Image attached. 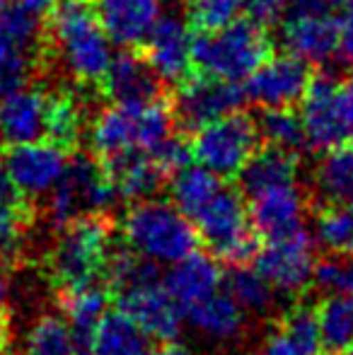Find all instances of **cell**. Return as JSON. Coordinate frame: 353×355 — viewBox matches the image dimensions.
Masks as SVG:
<instances>
[{
  "instance_id": "1",
  "label": "cell",
  "mask_w": 353,
  "mask_h": 355,
  "mask_svg": "<svg viewBox=\"0 0 353 355\" xmlns=\"http://www.w3.org/2000/svg\"><path fill=\"white\" fill-rule=\"evenodd\" d=\"M46 46L80 85L102 83L112 63V42L99 24L92 0H56L51 5Z\"/></svg>"
},
{
  "instance_id": "2",
  "label": "cell",
  "mask_w": 353,
  "mask_h": 355,
  "mask_svg": "<svg viewBox=\"0 0 353 355\" xmlns=\"http://www.w3.org/2000/svg\"><path fill=\"white\" fill-rule=\"evenodd\" d=\"M121 242L157 266H170L201 244L191 218L172 201L157 198H143L128 208L121 223Z\"/></svg>"
},
{
  "instance_id": "3",
  "label": "cell",
  "mask_w": 353,
  "mask_h": 355,
  "mask_svg": "<svg viewBox=\"0 0 353 355\" xmlns=\"http://www.w3.org/2000/svg\"><path fill=\"white\" fill-rule=\"evenodd\" d=\"M271 56V42L261 24L232 19L218 29H201L191 37V61L203 75L227 83L247 80Z\"/></svg>"
},
{
  "instance_id": "4",
  "label": "cell",
  "mask_w": 353,
  "mask_h": 355,
  "mask_svg": "<svg viewBox=\"0 0 353 355\" xmlns=\"http://www.w3.org/2000/svg\"><path fill=\"white\" fill-rule=\"evenodd\" d=\"M114 244L117 239L107 215H85L63 225L49 252V276L58 293L102 281Z\"/></svg>"
},
{
  "instance_id": "5",
  "label": "cell",
  "mask_w": 353,
  "mask_h": 355,
  "mask_svg": "<svg viewBox=\"0 0 353 355\" xmlns=\"http://www.w3.org/2000/svg\"><path fill=\"white\" fill-rule=\"evenodd\" d=\"M175 126L172 109L160 99L146 104H114L94 116L89 145L102 159L126 153H150Z\"/></svg>"
},
{
  "instance_id": "6",
  "label": "cell",
  "mask_w": 353,
  "mask_h": 355,
  "mask_svg": "<svg viewBox=\"0 0 353 355\" xmlns=\"http://www.w3.org/2000/svg\"><path fill=\"white\" fill-rule=\"evenodd\" d=\"M198 242L223 263H250L259 249V237L252 230L247 201L237 189L223 187L191 218Z\"/></svg>"
},
{
  "instance_id": "7",
  "label": "cell",
  "mask_w": 353,
  "mask_h": 355,
  "mask_svg": "<svg viewBox=\"0 0 353 355\" xmlns=\"http://www.w3.org/2000/svg\"><path fill=\"white\" fill-rule=\"evenodd\" d=\"M46 213L56 227L85 215H109L117 201H121L104 164L87 155L68 159L61 179L46 193Z\"/></svg>"
},
{
  "instance_id": "8",
  "label": "cell",
  "mask_w": 353,
  "mask_h": 355,
  "mask_svg": "<svg viewBox=\"0 0 353 355\" xmlns=\"http://www.w3.org/2000/svg\"><path fill=\"white\" fill-rule=\"evenodd\" d=\"M257 145H259V133L255 119L232 112L193 131V141L189 143V148H191V159H196L201 167L211 169L221 179H230L252 157Z\"/></svg>"
},
{
  "instance_id": "9",
  "label": "cell",
  "mask_w": 353,
  "mask_h": 355,
  "mask_svg": "<svg viewBox=\"0 0 353 355\" xmlns=\"http://www.w3.org/2000/svg\"><path fill=\"white\" fill-rule=\"evenodd\" d=\"M302 131L305 143L315 150H329L353 143V97L329 78L310 80L302 94Z\"/></svg>"
},
{
  "instance_id": "10",
  "label": "cell",
  "mask_w": 353,
  "mask_h": 355,
  "mask_svg": "<svg viewBox=\"0 0 353 355\" xmlns=\"http://www.w3.org/2000/svg\"><path fill=\"white\" fill-rule=\"evenodd\" d=\"M281 42L293 56L325 66L339 53V19L322 0H291L281 17Z\"/></svg>"
},
{
  "instance_id": "11",
  "label": "cell",
  "mask_w": 353,
  "mask_h": 355,
  "mask_svg": "<svg viewBox=\"0 0 353 355\" xmlns=\"http://www.w3.org/2000/svg\"><path fill=\"white\" fill-rule=\"evenodd\" d=\"M252 266L271 283L276 293L298 295L312 283L317 263V242L305 227L281 239H268L259 244Z\"/></svg>"
},
{
  "instance_id": "12",
  "label": "cell",
  "mask_w": 353,
  "mask_h": 355,
  "mask_svg": "<svg viewBox=\"0 0 353 355\" xmlns=\"http://www.w3.org/2000/svg\"><path fill=\"white\" fill-rule=\"evenodd\" d=\"M242 102H245V89L237 87V83L203 75V78L179 83L172 116L179 128L193 133L225 114L237 112Z\"/></svg>"
},
{
  "instance_id": "13",
  "label": "cell",
  "mask_w": 353,
  "mask_h": 355,
  "mask_svg": "<svg viewBox=\"0 0 353 355\" xmlns=\"http://www.w3.org/2000/svg\"><path fill=\"white\" fill-rule=\"evenodd\" d=\"M5 169L27 198H42L56 187L68 164V150L49 138L8 145L0 155Z\"/></svg>"
},
{
  "instance_id": "14",
  "label": "cell",
  "mask_w": 353,
  "mask_h": 355,
  "mask_svg": "<svg viewBox=\"0 0 353 355\" xmlns=\"http://www.w3.org/2000/svg\"><path fill=\"white\" fill-rule=\"evenodd\" d=\"M114 302H117V309H121L126 317H131L141 327V331L150 341L167 343L175 341L182 334L184 312L165 290L162 281L114 293Z\"/></svg>"
},
{
  "instance_id": "15",
  "label": "cell",
  "mask_w": 353,
  "mask_h": 355,
  "mask_svg": "<svg viewBox=\"0 0 353 355\" xmlns=\"http://www.w3.org/2000/svg\"><path fill=\"white\" fill-rule=\"evenodd\" d=\"M310 63L293 53L268 56L255 73L247 78L245 99L264 109L293 107L302 99L310 85Z\"/></svg>"
},
{
  "instance_id": "16",
  "label": "cell",
  "mask_w": 353,
  "mask_h": 355,
  "mask_svg": "<svg viewBox=\"0 0 353 355\" xmlns=\"http://www.w3.org/2000/svg\"><path fill=\"white\" fill-rule=\"evenodd\" d=\"M247 213H250V223L257 237L268 242V239L295 234L298 230L305 227L307 201L300 187L293 182L252 196Z\"/></svg>"
},
{
  "instance_id": "17",
  "label": "cell",
  "mask_w": 353,
  "mask_h": 355,
  "mask_svg": "<svg viewBox=\"0 0 353 355\" xmlns=\"http://www.w3.org/2000/svg\"><path fill=\"white\" fill-rule=\"evenodd\" d=\"M94 12L109 42L123 49L143 46L162 17L160 0H94Z\"/></svg>"
},
{
  "instance_id": "18",
  "label": "cell",
  "mask_w": 353,
  "mask_h": 355,
  "mask_svg": "<svg viewBox=\"0 0 353 355\" xmlns=\"http://www.w3.org/2000/svg\"><path fill=\"white\" fill-rule=\"evenodd\" d=\"M146 58L162 83H182L189 78L191 61V34L182 17L162 15L146 39Z\"/></svg>"
},
{
  "instance_id": "19",
  "label": "cell",
  "mask_w": 353,
  "mask_h": 355,
  "mask_svg": "<svg viewBox=\"0 0 353 355\" xmlns=\"http://www.w3.org/2000/svg\"><path fill=\"white\" fill-rule=\"evenodd\" d=\"M102 87L114 104H146L160 99L162 80L146 56H141L136 49H126L119 56H112Z\"/></svg>"
},
{
  "instance_id": "20",
  "label": "cell",
  "mask_w": 353,
  "mask_h": 355,
  "mask_svg": "<svg viewBox=\"0 0 353 355\" xmlns=\"http://www.w3.org/2000/svg\"><path fill=\"white\" fill-rule=\"evenodd\" d=\"M114 295L107 283H87L80 288L61 290V314L68 322L76 343V355H89L94 334L104 314L112 309Z\"/></svg>"
},
{
  "instance_id": "21",
  "label": "cell",
  "mask_w": 353,
  "mask_h": 355,
  "mask_svg": "<svg viewBox=\"0 0 353 355\" xmlns=\"http://www.w3.org/2000/svg\"><path fill=\"white\" fill-rule=\"evenodd\" d=\"M46 138V92L19 87L0 97V141L5 145Z\"/></svg>"
},
{
  "instance_id": "22",
  "label": "cell",
  "mask_w": 353,
  "mask_h": 355,
  "mask_svg": "<svg viewBox=\"0 0 353 355\" xmlns=\"http://www.w3.org/2000/svg\"><path fill=\"white\" fill-rule=\"evenodd\" d=\"M223 268L213 254L191 252L179 261L170 263V271L162 276V285L172 295V300L182 307V312L198 300L208 297L216 290H221Z\"/></svg>"
},
{
  "instance_id": "23",
  "label": "cell",
  "mask_w": 353,
  "mask_h": 355,
  "mask_svg": "<svg viewBox=\"0 0 353 355\" xmlns=\"http://www.w3.org/2000/svg\"><path fill=\"white\" fill-rule=\"evenodd\" d=\"M102 164L112 177L121 201L136 203L143 198H155L167 179V174L148 153H126L112 159H102Z\"/></svg>"
},
{
  "instance_id": "24",
  "label": "cell",
  "mask_w": 353,
  "mask_h": 355,
  "mask_svg": "<svg viewBox=\"0 0 353 355\" xmlns=\"http://www.w3.org/2000/svg\"><path fill=\"white\" fill-rule=\"evenodd\" d=\"M245 317L247 314L242 312L240 304L223 288L184 309V322H189L193 331L213 341H235L245 331Z\"/></svg>"
},
{
  "instance_id": "25",
  "label": "cell",
  "mask_w": 353,
  "mask_h": 355,
  "mask_svg": "<svg viewBox=\"0 0 353 355\" xmlns=\"http://www.w3.org/2000/svg\"><path fill=\"white\" fill-rule=\"evenodd\" d=\"M237 177V191L245 198H252L257 193L273 187L293 184L298 179V157L291 150H281L266 145L264 150H255L252 157L242 164Z\"/></svg>"
},
{
  "instance_id": "26",
  "label": "cell",
  "mask_w": 353,
  "mask_h": 355,
  "mask_svg": "<svg viewBox=\"0 0 353 355\" xmlns=\"http://www.w3.org/2000/svg\"><path fill=\"white\" fill-rule=\"evenodd\" d=\"M322 355H346L353 346V295L327 293L315 307Z\"/></svg>"
},
{
  "instance_id": "27",
  "label": "cell",
  "mask_w": 353,
  "mask_h": 355,
  "mask_svg": "<svg viewBox=\"0 0 353 355\" xmlns=\"http://www.w3.org/2000/svg\"><path fill=\"white\" fill-rule=\"evenodd\" d=\"M89 355H155V348L131 317L109 309L97 327Z\"/></svg>"
},
{
  "instance_id": "28",
  "label": "cell",
  "mask_w": 353,
  "mask_h": 355,
  "mask_svg": "<svg viewBox=\"0 0 353 355\" xmlns=\"http://www.w3.org/2000/svg\"><path fill=\"white\" fill-rule=\"evenodd\" d=\"M317 196L327 203H349L353 206V143L325 150L312 172Z\"/></svg>"
},
{
  "instance_id": "29",
  "label": "cell",
  "mask_w": 353,
  "mask_h": 355,
  "mask_svg": "<svg viewBox=\"0 0 353 355\" xmlns=\"http://www.w3.org/2000/svg\"><path fill=\"white\" fill-rule=\"evenodd\" d=\"M221 288L240 304L245 314L271 312L278 295L252 263H230L223 271Z\"/></svg>"
},
{
  "instance_id": "30",
  "label": "cell",
  "mask_w": 353,
  "mask_h": 355,
  "mask_svg": "<svg viewBox=\"0 0 353 355\" xmlns=\"http://www.w3.org/2000/svg\"><path fill=\"white\" fill-rule=\"evenodd\" d=\"M223 189L221 177L201 164H191L177 169L170 179V201L187 218H193L218 191Z\"/></svg>"
},
{
  "instance_id": "31",
  "label": "cell",
  "mask_w": 353,
  "mask_h": 355,
  "mask_svg": "<svg viewBox=\"0 0 353 355\" xmlns=\"http://www.w3.org/2000/svg\"><path fill=\"white\" fill-rule=\"evenodd\" d=\"M83 133V104L71 89L46 92V138L71 150Z\"/></svg>"
},
{
  "instance_id": "32",
  "label": "cell",
  "mask_w": 353,
  "mask_h": 355,
  "mask_svg": "<svg viewBox=\"0 0 353 355\" xmlns=\"http://www.w3.org/2000/svg\"><path fill=\"white\" fill-rule=\"evenodd\" d=\"M44 49H34L17 42L0 29V97L24 87L34 68L42 63Z\"/></svg>"
},
{
  "instance_id": "33",
  "label": "cell",
  "mask_w": 353,
  "mask_h": 355,
  "mask_svg": "<svg viewBox=\"0 0 353 355\" xmlns=\"http://www.w3.org/2000/svg\"><path fill=\"white\" fill-rule=\"evenodd\" d=\"M312 237L329 254H353V206L327 203L317 215Z\"/></svg>"
},
{
  "instance_id": "34",
  "label": "cell",
  "mask_w": 353,
  "mask_h": 355,
  "mask_svg": "<svg viewBox=\"0 0 353 355\" xmlns=\"http://www.w3.org/2000/svg\"><path fill=\"white\" fill-rule=\"evenodd\" d=\"M24 355H76L73 334L63 314H42L24 338Z\"/></svg>"
},
{
  "instance_id": "35",
  "label": "cell",
  "mask_w": 353,
  "mask_h": 355,
  "mask_svg": "<svg viewBox=\"0 0 353 355\" xmlns=\"http://www.w3.org/2000/svg\"><path fill=\"white\" fill-rule=\"evenodd\" d=\"M257 133L259 141L266 145L281 150H300L305 145V131H302V121L295 112H291V107H273L266 109L259 119H257Z\"/></svg>"
},
{
  "instance_id": "36",
  "label": "cell",
  "mask_w": 353,
  "mask_h": 355,
  "mask_svg": "<svg viewBox=\"0 0 353 355\" xmlns=\"http://www.w3.org/2000/svg\"><path fill=\"white\" fill-rule=\"evenodd\" d=\"M278 329H281V331L300 348L302 355H322L315 307L302 304V302L295 304V307L288 309V312L283 314V319L278 322Z\"/></svg>"
},
{
  "instance_id": "37",
  "label": "cell",
  "mask_w": 353,
  "mask_h": 355,
  "mask_svg": "<svg viewBox=\"0 0 353 355\" xmlns=\"http://www.w3.org/2000/svg\"><path fill=\"white\" fill-rule=\"evenodd\" d=\"M312 283L325 293L353 295V254H327L317 259Z\"/></svg>"
},
{
  "instance_id": "38",
  "label": "cell",
  "mask_w": 353,
  "mask_h": 355,
  "mask_svg": "<svg viewBox=\"0 0 353 355\" xmlns=\"http://www.w3.org/2000/svg\"><path fill=\"white\" fill-rule=\"evenodd\" d=\"M242 0H189V19L198 29H218L237 19Z\"/></svg>"
},
{
  "instance_id": "39",
  "label": "cell",
  "mask_w": 353,
  "mask_h": 355,
  "mask_svg": "<svg viewBox=\"0 0 353 355\" xmlns=\"http://www.w3.org/2000/svg\"><path fill=\"white\" fill-rule=\"evenodd\" d=\"M32 218L0 208V261L10 263L22 249V237Z\"/></svg>"
},
{
  "instance_id": "40",
  "label": "cell",
  "mask_w": 353,
  "mask_h": 355,
  "mask_svg": "<svg viewBox=\"0 0 353 355\" xmlns=\"http://www.w3.org/2000/svg\"><path fill=\"white\" fill-rule=\"evenodd\" d=\"M148 155L155 159V164L167 177H172L177 169L187 167V164L191 162V148H189V143L184 141V138L175 136V133H170L165 141L157 145V148H153Z\"/></svg>"
},
{
  "instance_id": "41",
  "label": "cell",
  "mask_w": 353,
  "mask_h": 355,
  "mask_svg": "<svg viewBox=\"0 0 353 355\" xmlns=\"http://www.w3.org/2000/svg\"><path fill=\"white\" fill-rule=\"evenodd\" d=\"M0 208H8V211L34 218V211H32V206H29V198L24 196V193L17 189V184L12 182V177H10L8 169H5L3 159H0Z\"/></svg>"
},
{
  "instance_id": "42",
  "label": "cell",
  "mask_w": 353,
  "mask_h": 355,
  "mask_svg": "<svg viewBox=\"0 0 353 355\" xmlns=\"http://www.w3.org/2000/svg\"><path fill=\"white\" fill-rule=\"evenodd\" d=\"M288 3H291V0H242L250 19L261 24V27L281 22V17L288 10Z\"/></svg>"
},
{
  "instance_id": "43",
  "label": "cell",
  "mask_w": 353,
  "mask_h": 355,
  "mask_svg": "<svg viewBox=\"0 0 353 355\" xmlns=\"http://www.w3.org/2000/svg\"><path fill=\"white\" fill-rule=\"evenodd\" d=\"M255 355H302V351L281 331V329L276 327L264 338V343H261L259 351H257Z\"/></svg>"
},
{
  "instance_id": "44",
  "label": "cell",
  "mask_w": 353,
  "mask_h": 355,
  "mask_svg": "<svg viewBox=\"0 0 353 355\" xmlns=\"http://www.w3.org/2000/svg\"><path fill=\"white\" fill-rule=\"evenodd\" d=\"M339 51L353 61V0H344V17L339 22Z\"/></svg>"
},
{
  "instance_id": "45",
  "label": "cell",
  "mask_w": 353,
  "mask_h": 355,
  "mask_svg": "<svg viewBox=\"0 0 353 355\" xmlns=\"http://www.w3.org/2000/svg\"><path fill=\"white\" fill-rule=\"evenodd\" d=\"M10 317V276L8 263L0 261V327H8Z\"/></svg>"
},
{
  "instance_id": "46",
  "label": "cell",
  "mask_w": 353,
  "mask_h": 355,
  "mask_svg": "<svg viewBox=\"0 0 353 355\" xmlns=\"http://www.w3.org/2000/svg\"><path fill=\"white\" fill-rule=\"evenodd\" d=\"M22 8H27V10H32L34 15H46L49 10H51V5L56 3V0H17Z\"/></svg>"
},
{
  "instance_id": "47",
  "label": "cell",
  "mask_w": 353,
  "mask_h": 355,
  "mask_svg": "<svg viewBox=\"0 0 353 355\" xmlns=\"http://www.w3.org/2000/svg\"><path fill=\"white\" fill-rule=\"evenodd\" d=\"M155 355H193V351L184 346V343H179L175 338V341L162 343V348H160V351H155Z\"/></svg>"
},
{
  "instance_id": "48",
  "label": "cell",
  "mask_w": 353,
  "mask_h": 355,
  "mask_svg": "<svg viewBox=\"0 0 353 355\" xmlns=\"http://www.w3.org/2000/svg\"><path fill=\"white\" fill-rule=\"evenodd\" d=\"M8 346H10V331L8 327H0V355H5Z\"/></svg>"
},
{
  "instance_id": "49",
  "label": "cell",
  "mask_w": 353,
  "mask_h": 355,
  "mask_svg": "<svg viewBox=\"0 0 353 355\" xmlns=\"http://www.w3.org/2000/svg\"><path fill=\"white\" fill-rule=\"evenodd\" d=\"M10 3H15V0H0V12H3V10L8 8Z\"/></svg>"
},
{
  "instance_id": "50",
  "label": "cell",
  "mask_w": 353,
  "mask_h": 355,
  "mask_svg": "<svg viewBox=\"0 0 353 355\" xmlns=\"http://www.w3.org/2000/svg\"><path fill=\"white\" fill-rule=\"evenodd\" d=\"M346 89H349L351 97H353V73H351V78H349V85H346Z\"/></svg>"
},
{
  "instance_id": "51",
  "label": "cell",
  "mask_w": 353,
  "mask_h": 355,
  "mask_svg": "<svg viewBox=\"0 0 353 355\" xmlns=\"http://www.w3.org/2000/svg\"><path fill=\"white\" fill-rule=\"evenodd\" d=\"M322 3H327V5H336V3H344V0H322Z\"/></svg>"
},
{
  "instance_id": "52",
  "label": "cell",
  "mask_w": 353,
  "mask_h": 355,
  "mask_svg": "<svg viewBox=\"0 0 353 355\" xmlns=\"http://www.w3.org/2000/svg\"><path fill=\"white\" fill-rule=\"evenodd\" d=\"M346 355H353V346H351V351H349V353H346Z\"/></svg>"
},
{
  "instance_id": "53",
  "label": "cell",
  "mask_w": 353,
  "mask_h": 355,
  "mask_svg": "<svg viewBox=\"0 0 353 355\" xmlns=\"http://www.w3.org/2000/svg\"><path fill=\"white\" fill-rule=\"evenodd\" d=\"M15 355H19V353H15Z\"/></svg>"
}]
</instances>
